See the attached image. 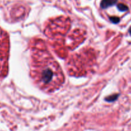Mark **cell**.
Returning <instances> with one entry per match:
<instances>
[{"label":"cell","instance_id":"6da1fadb","mask_svg":"<svg viewBox=\"0 0 131 131\" xmlns=\"http://www.w3.org/2000/svg\"><path fill=\"white\" fill-rule=\"evenodd\" d=\"M30 65L31 78L43 92L53 93L64 83V74L60 65L46 50L33 49Z\"/></svg>","mask_w":131,"mask_h":131},{"label":"cell","instance_id":"7a4b0ae2","mask_svg":"<svg viewBox=\"0 0 131 131\" xmlns=\"http://www.w3.org/2000/svg\"><path fill=\"white\" fill-rule=\"evenodd\" d=\"M10 42L7 33L0 28V80L6 76L8 69Z\"/></svg>","mask_w":131,"mask_h":131},{"label":"cell","instance_id":"3957f363","mask_svg":"<svg viewBox=\"0 0 131 131\" xmlns=\"http://www.w3.org/2000/svg\"><path fill=\"white\" fill-rule=\"evenodd\" d=\"M117 1L118 0H102L100 6L102 8H106L109 6L114 5L117 2Z\"/></svg>","mask_w":131,"mask_h":131},{"label":"cell","instance_id":"277c9868","mask_svg":"<svg viewBox=\"0 0 131 131\" xmlns=\"http://www.w3.org/2000/svg\"><path fill=\"white\" fill-rule=\"evenodd\" d=\"M118 8L119 9L120 11H122V12L127 11V10H128V7H127V6H126L125 5L122 3L119 4V5H118Z\"/></svg>","mask_w":131,"mask_h":131},{"label":"cell","instance_id":"5b68a950","mask_svg":"<svg viewBox=\"0 0 131 131\" xmlns=\"http://www.w3.org/2000/svg\"><path fill=\"white\" fill-rule=\"evenodd\" d=\"M110 20L114 23H118L119 21V19L118 17H113L110 18Z\"/></svg>","mask_w":131,"mask_h":131},{"label":"cell","instance_id":"8992f818","mask_svg":"<svg viewBox=\"0 0 131 131\" xmlns=\"http://www.w3.org/2000/svg\"><path fill=\"white\" fill-rule=\"evenodd\" d=\"M129 32H130V35H131V28L129 29Z\"/></svg>","mask_w":131,"mask_h":131}]
</instances>
